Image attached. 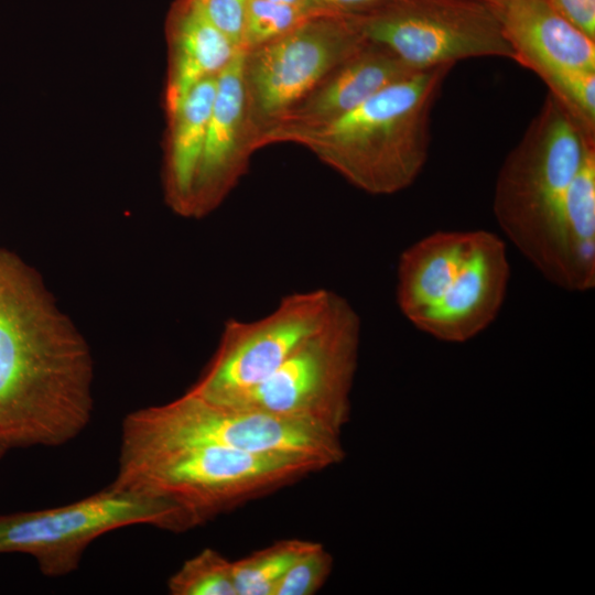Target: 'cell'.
Masks as SVG:
<instances>
[{
	"label": "cell",
	"instance_id": "9a60e30c",
	"mask_svg": "<svg viewBox=\"0 0 595 595\" xmlns=\"http://www.w3.org/2000/svg\"><path fill=\"white\" fill-rule=\"evenodd\" d=\"M171 48L165 94L167 112L202 80L217 76L237 55V48L209 20L204 3L178 0L167 19Z\"/></svg>",
	"mask_w": 595,
	"mask_h": 595
},
{
	"label": "cell",
	"instance_id": "d4e9b609",
	"mask_svg": "<svg viewBox=\"0 0 595 595\" xmlns=\"http://www.w3.org/2000/svg\"><path fill=\"white\" fill-rule=\"evenodd\" d=\"M272 2H279V3H289V4H298V6H315L311 0H268ZM317 7V6H315Z\"/></svg>",
	"mask_w": 595,
	"mask_h": 595
},
{
	"label": "cell",
	"instance_id": "8992f818",
	"mask_svg": "<svg viewBox=\"0 0 595 595\" xmlns=\"http://www.w3.org/2000/svg\"><path fill=\"white\" fill-rule=\"evenodd\" d=\"M151 526L172 532L197 527L176 502L111 483L67 505L0 515V553L31 555L42 574L67 575L100 536L129 526Z\"/></svg>",
	"mask_w": 595,
	"mask_h": 595
},
{
	"label": "cell",
	"instance_id": "44dd1931",
	"mask_svg": "<svg viewBox=\"0 0 595 595\" xmlns=\"http://www.w3.org/2000/svg\"><path fill=\"white\" fill-rule=\"evenodd\" d=\"M333 565V555L316 543L289 567L278 583L274 595H314L324 586Z\"/></svg>",
	"mask_w": 595,
	"mask_h": 595
},
{
	"label": "cell",
	"instance_id": "52a82bcc",
	"mask_svg": "<svg viewBox=\"0 0 595 595\" xmlns=\"http://www.w3.org/2000/svg\"><path fill=\"white\" fill-rule=\"evenodd\" d=\"M361 322L339 295L324 324L263 382L223 403L300 421L339 435L349 419Z\"/></svg>",
	"mask_w": 595,
	"mask_h": 595
},
{
	"label": "cell",
	"instance_id": "30bf717a",
	"mask_svg": "<svg viewBox=\"0 0 595 595\" xmlns=\"http://www.w3.org/2000/svg\"><path fill=\"white\" fill-rule=\"evenodd\" d=\"M355 19L367 41L414 71L453 67L477 57L515 61L499 23L482 0H397Z\"/></svg>",
	"mask_w": 595,
	"mask_h": 595
},
{
	"label": "cell",
	"instance_id": "4fadbf2b",
	"mask_svg": "<svg viewBox=\"0 0 595 595\" xmlns=\"http://www.w3.org/2000/svg\"><path fill=\"white\" fill-rule=\"evenodd\" d=\"M513 50L515 61L540 78L561 69L595 71V40L548 0H482Z\"/></svg>",
	"mask_w": 595,
	"mask_h": 595
},
{
	"label": "cell",
	"instance_id": "6da1fadb",
	"mask_svg": "<svg viewBox=\"0 0 595 595\" xmlns=\"http://www.w3.org/2000/svg\"><path fill=\"white\" fill-rule=\"evenodd\" d=\"M90 348L40 273L0 249V445L60 446L94 411Z\"/></svg>",
	"mask_w": 595,
	"mask_h": 595
},
{
	"label": "cell",
	"instance_id": "4316f807",
	"mask_svg": "<svg viewBox=\"0 0 595 595\" xmlns=\"http://www.w3.org/2000/svg\"><path fill=\"white\" fill-rule=\"evenodd\" d=\"M196 1H201V2H204V0H196Z\"/></svg>",
	"mask_w": 595,
	"mask_h": 595
},
{
	"label": "cell",
	"instance_id": "7402d4cb",
	"mask_svg": "<svg viewBox=\"0 0 595 595\" xmlns=\"http://www.w3.org/2000/svg\"><path fill=\"white\" fill-rule=\"evenodd\" d=\"M249 0H204L212 23L237 47L242 48Z\"/></svg>",
	"mask_w": 595,
	"mask_h": 595
},
{
	"label": "cell",
	"instance_id": "3957f363",
	"mask_svg": "<svg viewBox=\"0 0 595 595\" xmlns=\"http://www.w3.org/2000/svg\"><path fill=\"white\" fill-rule=\"evenodd\" d=\"M451 68L416 71L326 122L268 127L257 134L255 151L298 143L366 193H398L426 162L432 108Z\"/></svg>",
	"mask_w": 595,
	"mask_h": 595
},
{
	"label": "cell",
	"instance_id": "277c9868",
	"mask_svg": "<svg viewBox=\"0 0 595 595\" xmlns=\"http://www.w3.org/2000/svg\"><path fill=\"white\" fill-rule=\"evenodd\" d=\"M328 467L313 457L215 445L121 450L112 483L167 498L201 526Z\"/></svg>",
	"mask_w": 595,
	"mask_h": 595
},
{
	"label": "cell",
	"instance_id": "484cf974",
	"mask_svg": "<svg viewBox=\"0 0 595 595\" xmlns=\"http://www.w3.org/2000/svg\"><path fill=\"white\" fill-rule=\"evenodd\" d=\"M6 452H7V450L2 445H0V458L3 457Z\"/></svg>",
	"mask_w": 595,
	"mask_h": 595
},
{
	"label": "cell",
	"instance_id": "8fae6325",
	"mask_svg": "<svg viewBox=\"0 0 595 595\" xmlns=\"http://www.w3.org/2000/svg\"><path fill=\"white\" fill-rule=\"evenodd\" d=\"M509 279L505 242L490 231L472 230L464 257L416 328L446 342L474 337L497 317Z\"/></svg>",
	"mask_w": 595,
	"mask_h": 595
},
{
	"label": "cell",
	"instance_id": "ffe728a7",
	"mask_svg": "<svg viewBox=\"0 0 595 595\" xmlns=\"http://www.w3.org/2000/svg\"><path fill=\"white\" fill-rule=\"evenodd\" d=\"M541 80L576 125L595 139V71L561 69Z\"/></svg>",
	"mask_w": 595,
	"mask_h": 595
},
{
	"label": "cell",
	"instance_id": "9c48e42d",
	"mask_svg": "<svg viewBox=\"0 0 595 595\" xmlns=\"http://www.w3.org/2000/svg\"><path fill=\"white\" fill-rule=\"evenodd\" d=\"M338 298L323 288L293 292L260 318L227 321L216 350L187 391L218 403L245 396L324 324Z\"/></svg>",
	"mask_w": 595,
	"mask_h": 595
},
{
	"label": "cell",
	"instance_id": "e0dca14e",
	"mask_svg": "<svg viewBox=\"0 0 595 595\" xmlns=\"http://www.w3.org/2000/svg\"><path fill=\"white\" fill-rule=\"evenodd\" d=\"M317 542L282 539L232 561L237 595H274L289 567Z\"/></svg>",
	"mask_w": 595,
	"mask_h": 595
},
{
	"label": "cell",
	"instance_id": "d6986e66",
	"mask_svg": "<svg viewBox=\"0 0 595 595\" xmlns=\"http://www.w3.org/2000/svg\"><path fill=\"white\" fill-rule=\"evenodd\" d=\"M331 11L268 0H249L242 48L250 50L286 34L307 20ZM334 13V12H333Z\"/></svg>",
	"mask_w": 595,
	"mask_h": 595
},
{
	"label": "cell",
	"instance_id": "603a6c76",
	"mask_svg": "<svg viewBox=\"0 0 595 595\" xmlns=\"http://www.w3.org/2000/svg\"><path fill=\"white\" fill-rule=\"evenodd\" d=\"M571 24L595 40V0H548Z\"/></svg>",
	"mask_w": 595,
	"mask_h": 595
},
{
	"label": "cell",
	"instance_id": "ba28073f",
	"mask_svg": "<svg viewBox=\"0 0 595 595\" xmlns=\"http://www.w3.org/2000/svg\"><path fill=\"white\" fill-rule=\"evenodd\" d=\"M366 42L354 17L327 12L282 36L245 50L244 75L255 138Z\"/></svg>",
	"mask_w": 595,
	"mask_h": 595
},
{
	"label": "cell",
	"instance_id": "5b68a950",
	"mask_svg": "<svg viewBox=\"0 0 595 595\" xmlns=\"http://www.w3.org/2000/svg\"><path fill=\"white\" fill-rule=\"evenodd\" d=\"M185 445L302 455L327 466L344 458L339 435L309 423L213 402L188 391L167 403L133 411L122 422L121 450Z\"/></svg>",
	"mask_w": 595,
	"mask_h": 595
},
{
	"label": "cell",
	"instance_id": "cb8c5ba5",
	"mask_svg": "<svg viewBox=\"0 0 595 595\" xmlns=\"http://www.w3.org/2000/svg\"><path fill=\"white\" fill-rule=\"evenodd\" d=\"M315 6L327 11L347 15L366 17L378 12L397 0H311Z\"/></svg>",
	"mask_w": 595,
	"mask_h": 595
},
{
	"label": "cell",
	"instance_id": "7c38bea8",
	"mask_svg": "<svg viewBox=\"0 0 595 595\" xmlns=\"http://www.w3.org/2000/svg\"><path fill=\"white\" fill-rule=\"evenodd\" d=\"M244 60L245 50H240L217 76L191 218H202L224 202L246 173L255 152Z\"/></svg>",
	"mask_w": 595,
	"mask_h": 595
},
{
	"label": "cell",
	"instance_id": "5bb4252c",
	"mask_svg": "<svg viewBox=\"0 0 595 595\" xmlns=\"http://www.w3.org/2000/svg\"><path fill=\"white\" fill-rule=\"evenodd\" d=\"M414 72L389 50L367 41L269 127L309 126L333 120Z\"/></svg>",
	"mask_w": 595,
	"mask_h": 595
},
{
	"label": "cell",
	"instance_id": "ac0fdd59",
	"mask_svg": "<svg viewBox=\"0 0 595 595\" xmlns=\"http://www.w3.org/2000/svg\"><path fill=\"white\" fill-rule=\"evenodd\" d=\"M167 589L172 595H237L232 561L205 548L171 575Z\"/></svg>",
	"mask_w": 595,
	"mask_h": 595
},
{
	"label": "cell",
	"instance_id": "7a4b0ae2",
	"mask_svg": "<svg viewBox=\"0 0 595 595\" xmlns=\"http://www.w3.org/2000/svg\"><path fill=\"white\" fill-rule=\"evenodd\" d=\"M595 152L549 93L498 173L493 209L500 228L554 285L595 286Z\"/></svg>",
	"mask_w": 595,
	"mask_h": 595
},
{
	"label": "cell",
	"instance_id": "2e32d148",
	"mask_svg": "<svg viewBox=\"0 0 595 595\" xmlns=\"http://www.w3.org/2000/svg\"><path fill=\"white\" fill-rule=\"evenodd\" d=\"M217 76L198 83L169 112L171 133L165 158V196L170 207L183 217H191L192 213Z\"/></svg>",
	"mask_w": 595,
	"mask_h": 595
}]
</instances>
